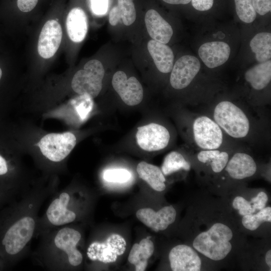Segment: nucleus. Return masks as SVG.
<instances>
[{
  "label": "nucleus",
  "mask_w": 271,
  "mask_h": 271,
  "mask_svg": "<svg viewBox=\"0 0 271 271\" xmlns=\"http://www.w3.org/2000/svg\"><path fill=\"white\" fill-rule=\"evenodd\" d=\"M184 229L186 243L210 270L237 260L247 241L225 199L208 190L192 196Z\"/></svg>",
  "instance_id": "1"
},
{
  "label": "nucleus",
  "mask_w": 271,
  "mask_h": 271,
  "mask_svg": "<svg viewBox=\"0 0 271 271\" xmlns=\"http://www.w3.org/2000/svg\"><path fill=\"white\" fill-rule=\"evenodd\" d=\"M257 166L249 154L238 152L229 160L221 173L226 179L214 185L207 190L213 194L223 197L236 188L244 185L242 182L253 177L257 173Z\"/></svg>",
  "instance_id": "2"
},
{
  "label": "nucleus",
  "mask_w": 271,
  "mask_h": 271,
  "mask_svg": "<svg viewBox=\"0 0 271 271\" xmlns=\"http://www.w3.org/2000/svg\"><path fill=\"white\" fill-rule=\"evenodd\" d=\"M223 197L236 221L240 218L254 214L269 205V196L263 189H249L240 186Z\"/></svg>",
  "instance_id": "3"
},
{
  "label": "nucleus",
  "mask_w": 271,
  "mask_h": 271,
  "mask_svg": "<svg viewBox=\"0 0 271 271\" xmlns=\"http://www.w3.org/2000/svg\"><path fill=\"white\" fill-rule=\"evenodd\" d=\"M213 117L220 127L232 138L241 139L248 133V118L241 109L230 101H222L217 104Z\"/></svg>",
  "instance_id": "4"
},
{
  "label": "nucleus",
  "mask_w": 271,
  "mask_h": 271,
  "mask_svg": "<svg viewBox=\"0 0 271 271\" xmlns=\"http://www.w3.org/2000/svg\"><path fill=\"white\" fill-rule=\"evenodd\" d=\"M35 227V221L30 216L9 224L1 235L0 251L9 256L20 253L32 238Z\"/></svg>",
  "instance_id": "5"
},
{
  "label": "nucleus",
  "mask_w": 271,
  "mask_h": 271,
  "mask_svg": "<svg viewBox=\"0 0 271 271\" xmlns=\"http://www.w3.org/2000/svg\"><path fill=\"white\" fill-rule=\"evenodd\" d=\"M104 75V69L101 62L96 59L90 60L83 69L74 74L71 87L79 95H86L94 98L101 90Z\"/></svg>",
  "instance_id": "6"
},
{
  "label": "nucleus",
  "mask_w": 271,
  "mask_h": 271,
  "mask_svg": "<svg viewBox=\"0 0 271 271\" xmlns=\"http://www.w3.org/2000/svg\"><path fill=\"white\" fill-rule=\"evenodd\" d=\"M237 261L244 269L270 271V238H260L251 243L246 241Z\"/></svg>",
  "instance_id": "7"
},
{
  "label": "nucleus",
  "mask_w": 271,
  "mask_h": 271,
  "mask_svg": "<svg viewBox=\"0 0 271 271\" xmlns=\"http://www.w3.org/2000/svg\"><path fill=\"white\" fill-rule=\"evenodd\" d=\"M76 144L75 135L69 131L51 133L43 137L38 143L42 154L53 162L64 160Z\"/></svg>",
  "instance_id": "8"
},
{
  "label": "nucleus",
  "mask_w": 271,
  "mask_h": 271,
  "mask_svg": "<svg viewBox=\"0 0 271 271\" xmlns=\"http://www.w3.org/2000/svg\"><path fill=\"white\" fill-rule=\"evenodd\" d=\"M168 258L172 271L210 270L201 256L186 243L179 244L172 247Z\"/></svg>",
  "instance_id": "9"
},
{
  "label": "nucleus",
  "mask_w": 271,
  "mask_h": 271,
  "mask_svg": "<svg viewBox=\"0 0 271 271\" xmlns=\"http://www.w3.org/2000/svg\"><path fill=\"white\" fill-rule=\"evenodd\" d=\"M193 133L196 144L203 150L217 149L223 142L221 128L214 120L206 116H200L195 119Z\"/></svg>",
  "instance_id": "10"
},
{
  "label": "nucleus",
  "mask_w": 271,
  "mask_h": 271,
  "mask_svg": "<svg viewBox=\"0 0 271 271\" xmlns=\"http://www.w3.org/2000/svg\"><path fill=\"white\" fill-rule=\"evenodd\" d=\"M126 242L119 234H110L104 241L94 242L88 247L87 255L90 259L105 263L115 262L118 256L123 254Z\"/></svg>",
  "instance_id": "11"
},
{
  "label": "nucleus",
  "mask_w": 271,
  "mask_h": 271,
  "mask_svg": "<svg viewBox=\"0 0 271 271\" xmlns=\"http://www.w3.org/2000/svg\"><path fill=\"white\" fill-rule=\"evenodd\" d=\"M136 139L142 150L155 152L162 150L168 145L170 134L162 125L151 123L138 128Z\"/></svg>",
  "instance_id": "12"
},
{
  "label": "nucleus",
  "mask_w": 271,
  "mask_h": 271,
  "mask_svg": "<svg viewBox=\"0 0 271 271\" xmlns=\"http://www.w3.org/2000/svg\"><path fill=\"white\" fill-rule=\"evenodd\" d=\"M136 216L146 226L158 232L167 230L175 222L177 212L173 205H167L157 211L151 208L140 209L136 212Z\"/></svg>",
  "instance_id": "13"
},
{
  "label": "nucleus",
  "mask_w": 271,
  "mask_h": 271,
  "mask_svg": "<svg viewBox=\"0 0 271 271\" xmlns=\"http://www.w3.org/2000/svg\"><path fill=\"white\" fill-rule=\"evenodd\" d=\"M237 221L241 230L246 236L269 238L271 227L270 205H267L255 214L243 216Z\"/></svg>",
  "instance_id": "14"
},
{
  "label": "nucleus",
  "mask_w": 271,
  "mask_h": 271,
  "mask_svg": "<svg viewBox=\"0 0 271 271\" xmlns=\"http://www.w3.org/2000/svg\"><path fill=\"white\" fill-rule=\"evenodd\" d=\"M111 83L114 90L126 105L135 106L143 100V88L136 77L127 78L123 71H118L114 74Z\"/></svg>",
  "instance_id": "15"
},
{
  "label": "nucleus",
  "mask_w": 271,
  "mask_h": 271,
  "mask_svg": "<svg viewBox=\"0 0 271 271\" xmlns=\"http://www.w3.org/2000/svg\"><path fill=\"white\" fill-rule=\"evenodd\" d=\"M201 67L199 60L192 55L180 57L173 65L170 82L173 88L182 89L187 87L199 72Z\"/></svg>",
  "instance_id": "16"
},
{
  "label": "nucleus",
  "mask_w": 271,
  "mask_h": 271,
  "mask_svg": "<svg viewBox=\"0 0 271 271\" xmlns=\"http://www.w3.org/2000/svg\"><path fill=\"white\" fill-rule=\"evenodd\" d=\"M62 38V28L55 20L47 21L42 29L38 43V51L44 59L52 57L58 49Z\"/></svg>",
  "instance_id": "17"
},
{
  "label": "nucleus",
  "mask_w": 271,
  "mask_h": 271,
  "mask_svg": "<svg viewBox=\"0 0 271 271\" xmlns=\"http://www.w3.org/2000/svg\"><path fill=\"white\" fill-rule=\"evenodd\" d=\"M81 237L77 230L65 227L60 229L54 238L55 245L67 254L69 262L72 266L80 264L83 260L81 253L76 248Z\"/></svg>",
  "instance_id": "18"
},
{
  "label": "nucleus",
  "mask_w": 271,
  "mask_h": 271,
  "mask_svg": "<svg viewBox=\"0 0 271 271\" xmlns=\"http://www.w3.org/2000/svg\"><path fill=\"white\" fill-rule=\"evenodd\" d=\"M230 54L229 46L223 42H207L202 44L198 50L200 58L209 68L223 65L228 59Z\"/></svg>",
  "instance_id": "19"
},
{
  "label": "nucleus",
  "mask_w": 271,
  "mask_h": 271,
  "mask_svg": "<svg viewBox=\"0 0 271 271\" xmlns=\"http://www.w3.org/2000/svg\"><path fill=\"white\" fill-rule=\"evenodd\" d=\"M145 22L147 31L153 40L168 43L173 34L171 26L154 9L146 12Z\"/></svg>",
  "instance_id": "20"
},
{
  "label": "nucleus",
  "mask_w": 271,
  "mask_h": 271,
  "mask_svg": "<svg viewBox=\"0 0 271 271\" xmlns=\"http://www.w3.org/2000/svg\"><path fill=\"white\" fill-rule=\"evenodd\" d=\"M69 200V195L63 192L52 202L46 211L48 219L51 224L60 226L74 221L76 217L75 212L67 208Z\"/></svg>",
  "instance_id": "21"
},
{
  "label": "nucleus",
  "mask_w": 271,
  "mask_h": 271,
  "mask_svg": "<svg viewBox=\"0 0 271 271\" xmlns=\"http://www.w3.org/2000/svg\"><path fill=\"white\" fill-rule=\"evenodd\" d=\"M66 26L71 41L76 43L82 41L88 29L87 18L84 10L78 6L71 9L67 16Z\"/></svg>",
  "instance_id": "22"
},
{
  "label": "nucleus",
  "mask_w": 271,
  "mask_h": 271,
  "mask_svg": "<svg viewBox=\"0 0 271 271\" xmlns=\"http://www.w3.org/2000/svg\"><path fill=\"white\" fill-rule=\"evenodd\" d=\"M147 48L158 70L164 73L170 72L174 59L171 48L166 44L153 39L148 42Z\"/></svg>",
  "instance_id": "23"
},
{
  "label": "nucleus",
  "mask_w": 271,
  "mask_h": 271,
  "mask_svg": "<svg viewBox=\"0 0 271 271\" xmlns=\"http://www.w3.org/2000/svg\"><path fill=\"white\" fill-rule=\"evenodd\" d=\"M148 236L141 240L139 243L133 245L129 252L128 260L135 266L136 271H144L148 265V260L155 250L153 242Z\"/></svg>",
  "instance_id": "24"
},
{
  "label": "nucleus",
  "mask_w": 271,
  "mask_h": 271,
  "mask_svg": "<svg viewBox=\"0 0 271 271\" xmlns=\"http://www.w3.org/2000/svg\"><path fill=\"white\" fill-rule=\"evenodd\" d=\"M137 172L140 178L156 191L162 192L166 189L165 176L158 166L142 161L138 164Z\"/></svg>",
  "instance_id": "25"
},
{
  "label": "nucleus",
  "mask_w": 271,
  "mask_h": 271,
  "mask_svg": "<svg viewBox=\"0 0 271 271\" xmlns=\"http://www.w3.org/2000/svg\"><path fill=\"white\" fill-rule=\"evenodd\" d=\"M136 19V10L133 0H117L109 13V22L113 26L121 20L125 26L133 23Z\"/></svg>",
  "instance_id": "26"
},
{
  "label": "nucleus",
  "mask_w": 271,
  "mask_h": 271,
  "mask_svg": "<svg viewBox=\"0 0 271 271\" xmlns=\"http://www.w3.org/2000/svg\"><path fill=\"white\" fill-rule=\"evenodd\" d=\"M229 159L227 152L217 149L202 150L197 155V161L210 170V173L217 175L223 170Z\"/></svg>",
  "instance_id": "27"
},
{
  "label": "nucleus",
  "mask_w": 271,
  "mask_h": 271,
  "mask_svg": "<svg viewBox=\"0 0 271 271\" xmlns=\"http://www.w3.org/2000/svg\"><path fill=\"white\" fill-rule=\"evenodd\" d=\"M244 77L253 89H263L271 80V61L259 63L250 68L245 73Z\"/></svg>",
  "instance_id": "28"
},
{
  "label": "nucleus",
  "mask_w": 271,
  "mask_h": 271,
  "mask_svg": "<svg viewBox=\"0 0 271 271\" xmlns=\"http://www.w3.org/2000/svg\"><path fill=\"white\" fill-rule=\"evenodd\" d=\"M251 51L255 53L256 60L263 62L271 58V34L261 32L256 34L249 44Z\"/></svg>",
  "instance_id": "29"
},
{
  "label": "nucleus",
  "mask_w": 271,
  "mask_h": 271,
  "mask_svg": "<svg viewBox=\"0 0 271 271\" xmlns=\"http://www.w3.org/2000/svg\"><path fill=\"white\" fill-rule=\"evenodd\" d=\"M191 168V163L181 153L172 151L165 157L161 169L164 176H168L179 171L189 172Z\"/></svg>",
  "instance_id": "30"
},
{
  "label": "nucleus",
  "mask_w": 271,
  "mask_h": 271,
  "mask_svg": "<svg viewBox=\"0 0 271 271\" xmlns=\"http://www.w3.org/2000/svg\"><path fill=\"white\" fill-rule=\"evenodd\" d=\"M236 14L243 22L250 23L256 17L252 4V0H234Z\"/></svg>",
  "instance_id": "31"
},
{
  "label": "nucleus",
  "mask_w": 271,
  "mask_h": 271,
  "mask_svg": "<svg viewBox=\"0 0 271 271\" xmlns=\"http://www.w3.org/2000/svg\"><path fill=\"white\" fill-rule=\"evenodd\" d=\"M131 174L125 169H110L103 173V179L108 182L125 183L130 179Z\"/></svg>",
  "instance_id": "32"
},
{
  "label": "nucleus",
  "mask_w": 271,
  "mask_h": 271,
  "mask_svg": "<svg viewBox=\"0 0 271 271\" xmlns=\"http://www.w3.org/2000/svg\"><path fill=\"white\" fill-rule=\"evenodd\" d=\"M253 7L256 13L263 16L271 10V0H252Z\"/></svg>",
  "instance_id": "33"
},
{
  "label": "nucleus",
  "mask_w": 271,
  "mask_h": 271,
  "mask_svg": "<svg viewBox=\"0 0 271 271\" xmlns=\"http://www.w3.org/2000/svg\"><path fill=\"white\" fill-rule=\"evenodd\" d=\"M90 8L97 15L105 14L108 9V0H90Z\"/></svg>",
  "instance_id": "34"
},
{
  "label": "nucleus",
  "mask_w": 271,
  "mask_h": 271,
  "mask_svg": "<svg viewBox=\"0 0 271 271\" xmlns=\"http://www.w3.org/2000/svg\"><path fill=\"white\" fill-rule=\"evenodd\" d=\"M193 7L199 11L209 10L213 6L214 0H191Z\"/></svg>",
  "instance_id": "35"
},
{
  "label": "nucleus",
  "mask_w": 271,
  "mask_h": 271,
  "mask_svg": "<svg viewBox=\"0 0 271 271\" xmlns=\"http://www.w3.org/2000/svg\"><path fill=\"white\" fill-rule=\"evenodd\" d=\"M166 3L171 5H187L191 2V0H162Z\"/></svg>",
  "instance_id": "36"
},
{
  "label": "nucleus",
  "mask_w": 271,
  "mask_h": 271,
  "mask_svg": "<svg viewBox=\"0 0 271 271\" xmlns=\"http://www.w3.org/2000/svg\"><path fill=\"white\" fill-rule=\"evenodd\" d=\"M2 75H3L2 70L1 68H0V80H1V78H2Z\"/></svg>",
  "instance_id": "37"
},
{
  "label": "nucleus",
  "mask_w": 271,
  "mask_h": 271,
  "mask_svg": "<svg viewBox=\"0 0 271 271\" xmlns=\"http://www.w3.org/2000/svg\"></svg>",
  "instance_id": "38"
}]
</instances>
